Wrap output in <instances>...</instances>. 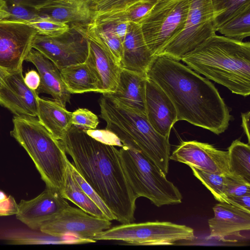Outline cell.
I'll return each instance as SVG.
<instances>
[{
	"label": "cell",
	"mask_w": 250,
	"mask_h": 250,
	"mask_svg": "<svg viewBox=\"0 0 250 250\" xmlns=\"http://www.w3.org/2000/svg\"><path fill=\"white\" fill-rule=\"evenodd\" d=\"M169 159L203 171L232 176L229 168L228 151L208 143L183 141L173 151Z\"/></svg>",
	"instance_id": "4fadbf2b"
},
{
	"label": "cell",
	"mask_w": 250,
	"mask_h": 250,
	"mask_svg": "<svg viewBox=\"0 0 250 250\" xmlns=\"http://www.w3.org/2000/svg\"><path fill=\"white\" fill-rule=\"evenodd\" d=\"M68 160L64 185L61 194L64 199L71 201L87 213L107 219L101 209L84 193L74 178L68 164Z\"/></svg>",
	"instance_id": "d4e9b609"
},
{
	"label": "cell",
	"mask_w": 250,
	"mask_h": 250,
	"mask_svg": "<svg viewBox=\"0 0 250 250\" xmlns=\"http://www.w3.org/2000/svg\"><path fill=\"white\" fill-rule=\"evenodd\" d=\"M146 78L134 72L122 68L115 91L103 94L125 107L146 115Z\"/></svg>",
	"instance_id": "44dd1931"
},
{
	"label": "cell",
	"mask_w": 250,
	"mask_h": 250,
	"mask_svg": "<svg viewBox=\"0 0 250 250\" xmlns=\"http://www.w3.org/2000/svg\"><path fill=\"white\" fill-rule=\"evenodd\" d=\"M13 123L11 136L31 158L46 188L61 193L68 158L60 141L36 117L15 116Z\"/></svg>",
	"instance_id": "5b68a950"
},
{
	"label": "cell",
	"mask_w": 250,
	"mask_h": 250,
	"mask_svg": "<svg viewBox=\"0 0 250 250\" xmlns=\"http://www.w3.org/2000/svg\"><path fill=\"white\" fill-rule=\"evenodd\" d=\"M157 2L156 0H140L123 10L96 14L92 21L96 23L119 21L140 24Z\"/></svg>",
	"instance_id": "484cf974"
},
{
	"label": "cell",
	"mask_w": 250,
	"mask_h": 250,
	"mask_svg": "<svg viewBox=\"0 0 250 250\" xmlns=\"http://www.w3.org/2000/svg\"><path fill=\"white\" fill-rule=\"evenodd\" d=\"M93 22L112 35L119 38L123 42L126 32L128 22L111 21L101 23H96L94 21Z\"/></svg>",
	"instance_id": "74e56055"
},
{
	"label": "cell",
	"mask_w": 250,
	"mask_h": 250,
	"mask_svg": "<svg viewBox=\"0 0 250 250\" xmlns=\"http://www.w3.org/2000/svg\"><path fill=\"white\" fill-rule=\"evenodd\" d=\"M12 3L20 4L36 9L51 0H11Z\"/></svg>",
	"instance_id": "b9f144b4"
},
{
	"label": "cell",
	"mask_w": 250,
	"mask_h": 250,
	"mask_svg": "<svg viewBox=\"0 0 250 250\" xmlns=\"http://www.w3.org/2000/svg\"><path fill=\"white\" fill-rule=\"evenodd\" d=\"M78 172L121 224L135 220L136 201L125 174L119 150L72 125L59 140Z\"/></svg>",
	"instance_id": "6da1fadb"
},
{
	"label": "cell",
	"mask_w": 250,
	"mask_h": 250,
	"mask_svg": "<svg viewBox=\"0 0 250 250\" xmlns=\"http://www.w3.org/2000/svg\"><path fill=\"white\" fill-rule=\"evenodd\" d=\"M190 167L195 177L210 191L217 201L228 203L226 194V177L228 175L207 172L193 167Z\"/></svg>",
	"instance_id": "f546056e"
},
{
	"label": "cell",
	"mask_w": 250,
	"mask_h": 250,
	"mask_svg": "<svg viewBox=\"0 0 250 250\" xmlns=\"http://www.w3.org/2000/svg\"><path fill=\"white\" fill-rule=\"evenodd\" d=\"M37 34L28 24L0 21V67L8 72L22 69Z\"/></svg>",
	"instance_id": "7c38bea8"
},
{
	"label": "cell",
	"mask_w": 250,
	"mask_h": 250,
	"mask_svg": "<svg viewBox=\"0 0 250 250\" xmlns=\"http://www.w3.org/2000/svg\"><path fill=\"white\" fill-rule=\"evenodd\" d=\"M18 210V204L15 198L0 190V216L16 215Z\"/></svg>",
	"instance_id": "8d00e7d4"
},
{
	"label": "cell",
	"mask_w": 250,
	"mask_h": 250,
	"mask_svg": "<svg viewBox=\"0 0 250 250\" xmlns=\"http://www.w3.org/2000/svg\"><path fill=\"white\" fill-rule=\"evenodd\" d=\"M91 136L106 144L117 146L120 147L123 145L119 138L112 132L106 130L89 129L85 130Z\"/></svg>",
	"instance_id": "f35d334b"
},
{
	"label": "cell",
	"mask_w": 250,
	"mask_h": 250,
	"mask_svg": "<svg viewBox=\"0 0 250 250\" xmlns=\"http://www.w3.org/2000/svg\"><path fill=\"white\" fill-rule=\"evenodd\" d=\"M214 216L208 220L209 237L227 241L226 238L240 236V232L250 229V212L225 202H219L213 208Z\"/></svg>",
	"instance_id": "e0dca14e"
},
{
	"label": "cell",
	"mask_w": 250,
	"mask_h": 250,
	"mask_svg": "<svg viewBox=\"0 0 250 250\" xmlns=\"http://www.w3.org/2000/svg\"><path fill=\"white\" fill-rule=\"evenodd\" d=\"M146 116L154 129L169 138L171 129L177 122L176 109L169 98L156 83L146 78Z\"/></svg>",
	"instance_id": "2e32d148"
},
{
	"label": "cell",
	"mask_w": 250,
	"mask_h": 250,
	"mask_svg": "<svg viewBox=\"0 0 250 250\" xmlns=\"http://www.w3.org/2000/svg\"><path fill=\"white\" fill-rule=\"evenodd\" d=\"M111 225L110 220L91 215L80 208L69 206L44 222L39 230L53 236L72 235L94 240L95 235L108 229Z\"/></svg>",
	"instance_id": "30bf717a"
},
{
	"label": "cell",
	"mask_w": 250,
	"mask_h": 250,
	"mask_svg": "<svg viewBox=\"0 0 250 250\" xmlns=\"http://www.w3.org/2000/svg\"><path fill=\"white\" fill-rule=\"evenodd\" d=\"M156 0L157 1H159L164 0Z\"/></svg>",
	"instance_id": "f6af8a7d"
},
{
	"label": "cell",
	"mask_w": 250,
	"mask_h": 250,
	"mask_svg": "<svg viewBox=\"0 0 250 250\" xmlns=\"http://www.w3.org/2000/svg\"><path fill=\"white\" fill-rule=\"evenodd\" d=\"M62 80L71 94L98 92L97 80L85 62L60 70Z\"/></svg>",
	"instance_id": "cb8c5ba5"
},
{
	"label": "cell",
	"mask_w": 250,
	"mask_h": 250,
	"mask_svg": "<svg viewBox=\"0 0 250 250\" xmlns=\"http://www.w3.org/2000/svg\"><path fill=\"white\" fill-rule=\"evenodd\" d=\"M68 164L70 167L72 174L84 193L97 205L106 216L107 219L110 221L115 220V217L112 212L105 204L104 202L98 196L94 189L85 181L81 174L78 172L75 167L69 160Z\"/></svg>",
	"instance_id": "1f68e13d"
},
{
	"label": "cell",
	"mask_w": 250,
	"mask_h": 250,
	"mask_svg": "<svg viewBox=\"0 0 250 250\" xmlns=\"http://www.w3.org/2000/svg\"><path fill=\"white\" fill-rule=\"evenodd\" d=\"M7 3L5 0H0V21L8 17Z\"/></svg>",
	"instance_id": "ee69618b"
},
{
	"label": "cell",
	"mask_w": 250,
	"mask_h": 250,
	"mask_svg": "<svg viewBox=\"0 0 250 250\" xmlns=\"http://www.w3.org/2000/svg\"><path fill=\"white\" fill-rule=\"evenodd\" d=\"M72 125L84 130L94 129L99 121L97 116L86 108H80L72 112Z\"/></svg>",
	"instance_id": "e575fe53"
},
{
	"label": "cell",
	"mask_w": 250,
	"mask_h": 250,
	"mask_svg": "<svg viewBox=\"0 0 250 250\" xmlns=\"http://www.w3.org/2000/svg\"><path fill=\"white\" fill-rule=\"evenodd\" d=\"M36 10L40 17L67 24H86L94 17L89 0H51Z\"/></svg>",
	"instance_id": "7402d4cb"
},
{
	"label": "cell",
	"mask_w": 250,
	"mask_h": 250,
	"mask_svg": "<svg viewBox=\"0 0 250 250\" xmlns=\"http://www.w3.org/2000/svg\"><path fill=\"white\" fill-rule=\"evenodd\" d=\"M187 66L232 93L250 94V43L216 34L181 60Z\"/></svg>",
	"instance_id": "3957f363"
},
{
	"label": "cell",
	"mask_w": 250,
	"mask_h": 250,
	"mask_svg": "<svg viewBox=\"0 0 250 250\" xmlns=\"http://www.w3.org/2000/svg\"><path fill=\"white\" fill-rule=\"evenodd\" d=\"M8 17L1 21L29 23L40 16L36 9L20 4H7Z\"/></svg>",
	"instance_id": "d6a6232c"
},
{
	"label": "cell",
	"mask_w": 250,
	"mask_h": 250,
	"mask_svg": "<svg viewBox=\"0 0 250 250\" xmlns=\"http://www.w3.org/2000/svg\"><path fill=\"white\" fill-rule=\"evenodd\" d=\"M216 31L226 22L250 5V0H210Z\"/></svg>",
	"instance_id": "f1b7e54d"
},
{
	"label": "cell",
	"mask_w": 250,
	"mask_h": 250,
	"mask_svg": "<svg viewBox=\"0 0 250 250\" xmlns=\"http://www.w3.org/2000/svg\"><path fill=\"white\" fill-rule=\"evenodd\" d=\"M189 4V0L157 1L140 23L145 42L153 56L158 55L181 32Z\"/></svg>",
	"instance_id": "ba28073f"
},
{
	"label": "cell",
	"mask_w": 250,
	"mask_h": 250,
	"mask_svg": "<svg viewBox=\"0 0 250 250\" xmlns=\"http://www.w3.org/2000/svg\"><path fill=\"white\" fill-rule=\"evenodd\" d=\"M140 0H89L94 15L124 10Z\"/></svg>",
	"instance_id": "836d02e7"
},
{
	"label": "cell",
	"mask_w": 250,
	"mask_h": 250,
	"mask_svg": "<svg viewBox=\"0 0 250 250\" xmlns=\"http://www.w3.org/2000/svg\"><path fill=\"white\" fill-rule=\"evenodd\" d=\"M228 203L242 210L250 212V194L228 197Z\"/></svg>",
	"instance_id": "ab89813d"
},
{
	"label": "cell",
	"mask_w": 250,
	"mask_h": 250,
	"mask_svg": "<svg viewBox=\"0 0 250 250\" xmlns=\"http://www.w3.org/2000/svg\"><path fill=\"white\" fill-rule=\"evenodd\" d=\"M74 30L75 33H70V30L57 37L37 34L32 47L50 60L60 70L71 65L84 62L88 53V41Z\"/></svg>",
	"instance_id": "8fae6325"
},
{
	"label": "cell",
	"mask_w": 250,
	"mask_h": 250,
	"mask_svg": "<svg viewBox=\"0 0 250 250\" xmlns=\"http://www.w3.org/2000/svg\"><path fill=\"white\" fill-rule=\"evenodd\" d=\"M37 117L58 140H62L72 125V113L54 100L38 97Z\"/></svg>",
	"instance_id": "603a6c76"
},
{
	"label": "cell",
	"mask_w": 250,
	"mask_h": 250,
	"mask_svg": "<svg viewBox=\"0 0 250 250\" xmlns=\"http://www.w3.org/2000/svg\"><path fill=\"white\" fill-rule=\"evenodd\" d=\"M228 165L231 174L250 183V146L239 139L233 141L228 148Z\"/></svg>",
	"instance_id": "4316f807"
},
{
	"label": "cell",
	"mask_w": 250,
	"mask_h": 250,
	"mask_svg": "<svg viewBox=\"0 0 250 250\" xmlns=\"http://www.w3.org/2000/svg\"><path fill=\"white\" fill-rule=\"evenodd\" d=\"M154 57L146 44L140 24L128 22L123 42L121 67L146 77Z\"/></svg>",
	"instance_id": "ac0fdd59"
},
{
	"label": "cell",
	"mask_w": 250,
	"mask_h": 250,
	"mask_svg": "<svg viewBox=\"0 0 250 250\" xmlns=\"http://www.w3.org/2000/svg\"><path fill=\"white\" fill-rule=\"evenodd\" d=\"M27 24L36 30L37 34L51 37H60L70 30L68 24L40 16Z\"/></svg>",
	"instance_id": "4dcf8cb0"
},
{
	"label": "cell",
	"mask_w": 250,
	"mask_h": 250,
	"mask_svg": "<svg viewBox=\"0 0 250 250\" xmlns=\"http://www.w3.org/2000/svg\"><path fill=\"white\" fill-rule=\"evenodd\" d=\"M226 194L228 196L250 194V183L233 176H227Z\"/></svg>",
	"instance_id": "d590c367"
},
{
	"label": "cell",
	"mask_w": 250,
	"mask_h": 250,
	"mask_svg": "<svg viewBox=\"0 0 250 250\" xmlns=\"http://www.w3.org/2000/svg\"><path fill=\"white\" fill-rule=\"evenodd\" d=\"M85 38L88 43V53L85 62L97 80L98 93L114 92L122 68L97 42Z\"/></svg>",
	"instance_id": "d6986e66"
},
{
	"label": "cell",
	"mask_w": 250,
	"mask_h": 250,
	"mask_svg": "<svg viewBox=\"0 0 250 250\" xmlns=\"http://www.w3.org/2000/svg\"><path fill=\"white\" fill-rule=\"evenodd\" d=\"M24 81L29 88L36 91L40 84V76L38 72L32 70L25 73Z\"/></svg>",
	"instance_id": "60d3db41"
},
{
	"label": "cell",
	"mask_w": 250,
	"mask_h": 250,
	"mask_svg": "<svg viewBox=\"0 0 250 250\" xmlns=\"http://www.w3.org/2000/svg\"><path fill=\"white\" fill-rule=\"evenodd\" d=\"M119 152L125 174L137 198H146L158 207L182 202L179 189L142 151L123 146Z\"/></svg>",
	"instance_id": "8992f818"
},
{
	"label": "cell",
	"mask_w": 250,
	"mask_h": 250,
	"mask_svg": "<svg viewBox=\"0 0 250 250\" xmlns=\"http://www.w3.org/2000/svg\"><path fill=\"white\" fill-rule=\"evenodd\" d=\"M167 94L186 121L216 135L226 131L232 116L217 89L191 68L165 55L155 56L146 73Z\"/></svg>",
	"instance_id": "7a4b0ae2"
},
{
	"label": "cell",
	"mask_w": 250,
	"mask_h": 250,
	"mask_svg": "<svg viewBox=\"0 0 250 250\" xmlns=\"http://www.w3.org/2000/svg\"><path fill=\"white\" fill-rule=\"evenodd\" d=\"M69 206L59 191L46 188L34 198L21 200L16 216L30 229L39 230L44 222Z\"/></svg>",
	"instance_id": "9a60e30c"
},
{
	"label": "cell",
	"mask_w": 250,
	"mask_h": 250,
	"mask_svg": "<svg viewBox=\"0 0 250 250\" xmlns=\"http://www.w3.org/2000/svg\"><path fill=\"white\" fill-rule=\"evenodd\" d=\"M189 2L188 11L183 29L158 55H165L181 61L187 54L208 39L216 35L210 0H189Z\"/></svg>",
	"instance_id": "9c48e42d"
},
{
	"label": "cell",
	"mask_w": 250,
	"mask_h": 250,
	"mask_svg": "<svg viewBox=\"0 0 250 250\" xmlns=\"http://www.w3.org/2000/svg\"><path fill=\"white\" fill-rule=\"evenodd\" d=\"M223 36L242 41L250 35V5L223 24L217 30Z\"/></svg>",
	"instance_id": "83f0119b"
},
{
	"label": "cell",
	"mask_w": 250,
	"mask_h": 250,
	"mask_svg": "<svg viewBox=\"0 0 250 250\" xmlns=\"http://www.w3.org/2000/svg\"><path fill=\"white\" fill-rule=\"evenodd\" d=\"M250 111L241 114L242 126L246 134L250 144Z\"/></svg>",
	"instance_id": "7bdbcfd3"
},
{
	"label": "cell",
	"mask_w": 250,
	"mask_h": 250,
	"mask_svg": "<svg viewBox=\"0 0 250 250\" xmlns=\"http://www.w3.org/2000/svg\"><path fill=\"white\" fill-rule=\"evenodd\" d=\"M101 117L105 129L114 133L123 146L142 151L167 175L170 145L169 138L161 135L149 123L146 115L123 106L103 94Z\"/></svg>",
	"instance_id": "277c9868"
},
{
	"label": "cell",
	"mask_w": 250,
	"mask_h": 250,
	"mask_svg": "<svg viewBox=\"0 0 250 250\" xmlns=\"http://www.w3.org/2000/svg\"><path fill=\"white\" fill-rule=\"evenodd\" d=\"M194 238V230L190 227L156 221L122 224L101 232L93 239L121 241L134 245H172Z\"/></svg>",
	"instance_id": "52a82bcc"
},
{
	"label": "cell",
	"mask_w": 250,
	"mask_h": 250,
	"mask_svg": "<svg viewBox=\"0 0 250 250\" xmlns=\"http://www.w3.org/2000/svg\"><path fill=\"white\" fill-rule=\"evenodd\" d=\"M36 91L29 88L24 81L22 68L7 71L0 85V104L17 116H38Z\"/></svg>",
	"instance_id": "5bb4252c"
},
{
	"label": "cell",
	"mask_w": 250,
	"mask_h": 250,
	"mask_svg": "<svg viewBox=\"0 0 250 250\" xmlns=\"http://www.w3.org/2000/svg\"><path fill=\"white\" fill-rule=\"evenodd\" d=\"M25 61L32 63L40 76V84L37 93L49 94L53 99L65 106L70 102L71 93L62 80L60 70L39 51L32 48Z\"/></svg>",
	"instance_id": "ffe728a7"
}]
</instances>
